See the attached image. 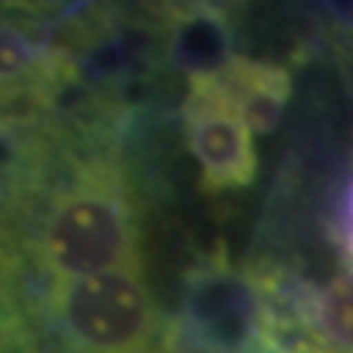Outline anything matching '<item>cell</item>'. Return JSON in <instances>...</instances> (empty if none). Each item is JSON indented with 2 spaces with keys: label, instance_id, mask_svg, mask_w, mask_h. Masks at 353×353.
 Returning a JSON list of instances; mask_svg holds the SVG:
<instances>
[{
  "label": "cell",
  "instance_id": "cell-1",
  "mask_svg": "<svg viewBox=\"0 0 353 353\" xmlns=\"http://www.w3.org/2000/svg\"><path fill=\"white\" fill-rule=\"evenodd\" d=\"M30 259L53 280L141 268L136 206L112 159L80 162L41 201L30 230Z\"/></svg>",
  "mask_w": 353,
  "mask_h": 353
},
{
  "label": "cell",
  "instance_id": "cell-2",
  "mask_svg": "<svg viewBox=\"0 0 353 353\" xmlns=\"http://www.w3.org/2000/svg\"><path fill=\"white\" fill-rule=\"evenodd\" d=\"M44 312L68 353H159L165 341L141 268L53 280Z\"/></svg>",
  "mask_w": 353,
  "mask_h": 353
},
{
  "label": "cell",
  "instance_id": "cell-3",
  "mask_svg": "<svg viewBox=\"0 0 353 353\" xmlns=\"http://www.w3.org/2000/svg\"><path fill=\"white\" fill-rule=\"evenodd\" d=\"M268 309L271 280L215 256L189 274L180 333L201 353H262Z\"/></svg>",
  "mask_w": 353,
  "mask_h": 353
},
{
  "label": "cell",
  "instance_id": "cell-4",
  "mask_svg": "<svg viewBox=\"0 0 353 353\" xmlns=\"http://www.w3.org/2000/svg\"><path fill=\"white\" fill-rule=\"evenodd\" d=\"M180 124L185 148L201 168V185L209 194L241 192L256 180L259 157L248 124L233 97L218 80L189 83Z\"/></svg>",
  "mask_w": 353,
  "mask_h": 353
},
{
  "label": "cell",
  "instance_id": "cell-5",
  "mask_svg": "<svg viewBox=\"0 0 353 353\" xmlns=\"http://www.w3.org/2000/svg\"><path fill=\"white\" fill-rule=\"evenodd\" d=\"M159 48L185 83L221 80V74L236 59L233 15L218 3H176L162 6Z\"/></svg>",
  "mask_w": 353,
  "mask_h": 353
},
{
  "label": "cell",
  "instance_id": "cell-6",
  "mask_svg": "<svg viewBox=\"0 0 353 353\" xmlns=\"http://www.w3.org/2000/svg\"><path fill=\"white\" fill-rule=\"evenodd\" d=\"M59 48L30 24V18L0 15V109L32 101L48 106L59 85Z\"/></svg>",
  "mask_w": 353,
  "mask_h": 353
},
{
  "label": "cell",
  "instance_id": "cell-7",
  "mask_svg": "<svg viewBox=\"0 0 353 353\" xmlns=\"http://www.w3.org/2000/svg\"><path fill=\"white\" fill-rule=\"evenodd\" d=\"M218 83L233 97L250 136H271L280 127L292 101V71L285 65L236 57Z\"/></svg>",
  "mask_w": 353,
  "mask_h": 353
},
{
  "label": "cell",
  "instance_id": "cell-8",
  "mask_svg": "<svg viewBox=\"0 0 353 353\" xmlns=\"http://www.w3.org/2000/svg\"><path fill=\"white\" fill-rule=\"evenodd\" d=\"M341 248H345V265L353 268V176L341 201Z\"/></svg>",
  "mask_w": 353,
  "mask_h": 353
}]
</instances>
